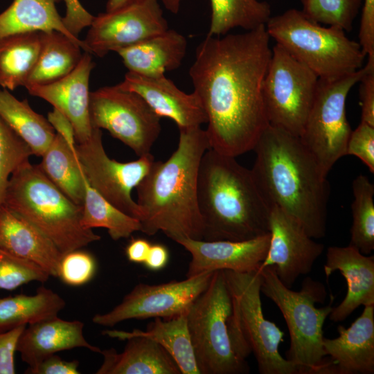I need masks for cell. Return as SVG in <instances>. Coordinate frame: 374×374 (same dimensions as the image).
Returning a JSON list of instances; mask_svg holds the SVG:
<instances>
[{
  "mask_svg": "<svg viewBox=\"0 0 374 374\" xmlns=\"http://www.w3.org/2000/svg\"><path fill=\"white\" fill-rule=\"evenodd\" d=\"M265 26L206 35L189 69L207 117L211 148L237 157L253 150L268 126L262 84L271 56Z\"/></svg>",
  "mask_w": 374,
  "mask_h": 374,
  "instance_id": "6da1fadb",
  "label": "cell"
},
{
  "mask_svg": "<svg viewBox=\"0 0 374 374\" xmlns=\"http://www.w3.org/2000/svg\"><path fill=\"white\" fill-rule=\"evenodd\" d=\"M253 150L256 159L251 170L268 204L294 217L312 238H323L328 175L299 137L268 125Z\"/></svg>",
  "mask_w": 374,
  "mask_h": 374,
  "instance_id": "7a4b0ae2",
  "label": "cell"
},
{
  "mask_svg": "<svg viewBox=\"0 0 374 374\" xmlns=\"http://www.w3.org/2000/svg\"><path fill=\"white\" fill-rule=\"evenodd\" d=\"M179 131L176 150L165 161H154L136 188L140 231L148 235L161 231L175 242L202 240L197 178L202 158L211 145L201 127Z\"/></svg>",
  "mask_w": 374,
  "mask_h": 374,
  "instance_id": "3957f363",
  "label": "cell"
},
{
  "mask_svg": "<svg viewBox=\"0 0 374 374\" xmlns=\"http://www.w3.org/2000/svg\"><path fill=\"white\" fill-rule=\"evenodd\" d=\"M197 200L205 241H243L269 233L271 206L251 170L212 148L204 154Z\"/></svg>",
  "mask_w": 374,
  "mask_h": 374,
  "instance_id": "277c9868",
  "label": "cell"
},
{
  "mask_svg": "<svg viewBox=\"0 0 374 374\" xmlns=\"http://www.w3.org/2000/svg\"><path fill=\"white\" fill-rule=\"evenodd\" d=\"M3 205L39 229L62 254L101 238L82 225V206L72 202L30 161L12 175Z\"/></svg>",
  "mask_w": 374,
  "mask_h": 374,
  "instance_id": "5b68a950",
  "label": "cell"
},
{
  "mask_svg": "<svg viewBox=\"0 0 374 374\" xmlns=\"http://www.w3.org/2000/svg\"><path fill=\"white\" fill-rule=\"evenodd\" d=\"M259 271L261 292L278 308L289 330L290 346L285 359L301 374L335 373L323 346V326L333 309V298L328 305L317 308L315 303L323 302L326 295L321 283L307 278L301 290L296 292L283 284L273 267H259Z\"/></svg>",
  "mask_w": 374,
  "mask_h": 374,
  "instance_id": "8992f818",
  "label": "cell"
},
{
  "mask_svg": "<svg viewBox=\"0 0 374 374\" xmlns=\"http://www.w3.org/2000/svg\"><path fill=\"white\" fill-rule=\"evenodd\" d=\"M270 38L321 80H333L363 67L366 57L359 42L339 27L325 26L289 9L271 17L266 25Z\"/></svg>",
  "mask_w": 374,
  "mask_h": 374,
  "instance_id": "52a82bcc",
  "label": "cell"
},
{
  "mask_svg": "<svg viewBox=\"0 0 374 374\" xmlns=\"http://www.w3.org/2000/svg\"><path fill=\"white\" fill-rule=\"evenodd\" d=\"M224 271L232 302L230 335L238 355L246 359L253 353L261 374H301L279 353L284 332L264 317L259 269L249 272Z\"/></svg>",
  "mask_w": 374,
  "mask_h": 374,
  "instance_id": "ba28073f",
  "label": "cell"
},
{
  "mask_svg": "<svg viewBox=\"0 0 374 374\" xmlns=\"http://www.w3.org/2000/svg\"><path fill=\"white\" fill-rule=\"evenodd\" d=\"M232 302L224 270L213 274L207 288L186 314L199 374L249 373L246 359L236 353L230 335Z\"/></svg>",
  "mask_w": 374,
  "mask_h": 374,
  "instance_id": "9c48e42d",
  "label": "cell"
},
{
  "mask_svg": "<svg viewBox=\"0 0 374 374\" xmlns=\"http://www.w3.org/2000/svg\"><path fill=\"white\" fill-rule=\"evenodd\" d=\"M319 78L276 44L262 84L268 124L299 137L314 103Z\"/></svg>",
  "mask_w": 374,
  "mask_h": 374,
  "instance_id": "30bf717a",
  "label": "cell"
},
{
  "mask_svg": "<svg viewBox=\"0 0 374 374\" xmlns=\"http://www.w3.org/2000/svg\"><path fill=\"white\" fill-rule=\"evenodd\" d=\"M364 72L363 66L339 79H319L315 98L299 139L327 175L346 155L352 130L346 117V102Z\"/></svg>",
  "mask_w": 374,
  "mask_h": 374,
  "instance_id": "8fae6325",
  "label": "cell"
},
{
  "mask_svg": "<svg viewBox=\"0 0 374 374\" xmlns=\"http://www.w3.org/2000/svg\"><path fill=\"white\" fill-rule=\"evenodd\" d=\"M93 128L104 129L138 157L150 153L161 131V117L137 93L118 85L90 92Z\"/></svg>",
  "mask_w": 374,
  "mask_h": 374,
  "instance_id": "7c38bea8",
  "label": "cell"
},
{
  "mask_svg": "<svg viewBox=\"0 0 374 374\" xmlns=\"http://www.w3.org/2000/svg\"><path fill=\"white\" fill-rule=\"evenodd\" d=\"M102 130L93 128L90 136L77 143L76 154L88 184L125 213L137 219L140 209L132 191L149 172L154 158L151 153L132 161L109 158L103 143Z\"/></svg>",
  "mask_w": 374,
  "mask_h": 374,
  "instance_id": "4fadbf2b",
  "label": "cell"
},
{
  "mask_svg": "<svg viewBox=\"0 0 374 374\" xmlns=\"http://www.w3.org/2000/svg\"><path fill=\"white\" fill-rule=\"evenodd\" d=\"M213 272L159 285L139 283L118 305L107 313L95 314L92 321L100 326L113 327L132 319H171L186 314L207 288Z\"/></svg>",
  "mask_w": 374,
  "mask_h": 374,
  "instance_id": "5bb4252c",
  "label": "cell"
},
{
  "mask_svg": "<svg viewBox=\"0 0 374 374\" xmlns=\"http://www.w3.org/2000/svg\"><path fill=\"white\" fill-rule=\"evenodd\" d=\"M168 29L158 0H140L94 17L82 40L84 52L103 57Z\"/></svg>",
  "mask_w": 374,
  "mask_h": 374,
  "instance_id": "9a60e30c",
  "label": "cell"
},
{
  "mask_svg": "<svg viewBox=\"0 0 374 374\" xmlns=\"http://www.w3.org/2000/svg\"><path fill=\"white\" fill-rule=\"evenodd\" d=\"M270 241L260 267H273L279 280L291 288L301 275L310 273L324 246L315 242L301 224L280 208L271 207Z\"/></svg>",
  "mask_w": 374,
  "mask_h": 374,
  "instance_id": "2e32d148",
  "label": "cell"
},
{
  "mask_svg": "<svg viewBox=\"0 0 374 374\" xmlns=\"http://www.w3.org/2000/svg\"><path fill=\"white\" fill-rule=\"evenodd\" d=\"M270 234L243 241H205L182 238L176 242L190 256L186 278L204 272L231 270L249 272L259 269L269 246Z\"/></svg>",
  "mask_w": 374,
  "mask_h": 374,
  "instance_id": "e0dca14e",
  "label": "cell"
},
{
  "mask_svg": "<svg viewBox=\"0 0 374 374\" xmlns=\"http://www.w3.org/2000/svg\"><path fill=\"white\" fill-rule=\"evenodd\" d=\"M96 63L84 52L75 68L62 78L46 84L30 85L28 93L44 99L71 121L77 143L86 141L93 127L89 118V78Z\"/></svg>",
  "mask_w": 374,
  "mask_h": 374,
  "instance_id": "ac0fdd59",
  "label": "cell"
},
{
  "mask_svg": "<svg viewBox=\"0 0 374 374\" xmlns=\"http://www.w3.org/2000/svg\"><path fill=\"white\" fill-rule=\"evenodd\" d=\"M117 85L139 95L161 118H170L179 129L201 127L207 123L196 93L184 92L165 75L150 77L128 71Z\"/></svg>",
  "mask_w": 374,
  "mask_h": 374,
  "instance_id": "d6986e66",
  "label": "cell"
},
{
  "mask_svg": "<svg viewBox=\"0 0 374 374\" xmlns=\"http://www.w3.org/2000/svg\"><path fill=\"white\" fill-rule=\"evenodd\" d=\"M337 270L345 278L348 290L328 316L335 323L345 320L360 305H374V256L364 255L349 244L330 247L324 265L326 278Z\"/></svg>",
  "mask_w": 374,
  "mask_h": 374,
  "instance_id": "ffe728a7",
  "label": "cell"
},
{
  "mask_svg": "<svg viewBox=\"0 0 374 374\" xmlns=\"http://www.w3.org/2000/svg\"><path fill=\"white\" fill-rule=\"evenodd\" d=\"M339 336L323 337V346L330 357L337 374L374 373V305L364 306L362 314L346 328H337Z\"/></svg>",
  "mask_w": 374,
  "mask_h": 374,
  "instance_id": "44dd1931",
  "label": "cell"
},
{
  "mask_svg": "<svg viewBox=\"0 0 374 374\" xmlns=\"http://www.w3.org/2000/svg\"><path fill=\"white\" fill-rule=\"evenodd\" d=\"M83 328L82 321H66L58 316L29 324L19 337L17 351L28 367L57 352L75 348H85L100 353L101 349L84 338Z\"/></svg>",
  "mask_w": 374,
  "mask_h": 374,
  "instance_id": "7402d4cb",
  "label": "cell"
},
{
  "mask_svg": "<svg viewBox=\"0 0 374 374\" xmlns=\"http://www.w3.org/2000/svg\"><path fill=\"white\" fill-rule=\"evenodd\" d=\"M0 249L32 261L57 278L63 254L39 229L4 205L0 208Z\"/></svg>",
  "mask_w": 374,
  "mask_h": 374,
  "instance_id": "603a6c76",
  "label": "cell"
},
{
  "mask_svg": "<svg viewBox=\"0 0 374 374\" xmlns=\"http://www.w3.org/2000/svg\"><path fill=\"white\" fill-rule=\"evenodd\" d=\"M121 353L101 350L103 361L97 374H181L172 356L158 343L143 336H130Z\"/></svg>",
  "mask_w": 374,
  "mask_h": 374,
  "instance_id": "cb8c5ba5",
  "label": "cell"
},
{
  "mask_svg": "<svg viewBox=\"0 0 374 374\" xmlns=\"http://www.w3.org/2000/svg\"><path fill=\"white\" fill-rule=\"evenodd\" d=\"M187 44L184 35L168 29L116 53L121 56L128 71L157 77L180 66Z\"/></svg>",
  "mask_w": 374,
  "mask_h": 374,
  "instance_id": "d4e9b609",
  "label": "cell"
},
{
  "mask_svg": "<svg viewBox=\"0 0 374 374\" xmlns=\"http://www.w3.org/2000/svg\"><path fill=\"white\" fill-rule=\"evenodd\" d=\"M187 314V313H186ZM186 314L171 319L154 318L145 331L107 330L103 332L112 338L125 340L130 336L148 337L161 345L173 358L181 374H199L189 333Z\"/></svg>",
  "mask_w": 374,
  "mask_h": 374,
  "instance_id": "484cf974",
  "label": "cell"
},
{
  "mask_svg": "<svg viewBox=\"0 0 374 374\" xmlns=\"http://www.w3.org/2000/svg\"><path fill=\"white\" fill-rule=\"evenodd\" d=\"M41 33V48L35 66L25 88L57 81L71 73L78 64L84 51L83 41L52 30Z\"/></svg>",
  "mask_w": 374,
  "mask_h": 374,
  "instance_id": "4316f807",
  "label": "cell"
},
{
  "mask_svg": "<svg viewBox=\"0 0 374 374\" xmlns=\"http://www.w3.org/2000/svg\"><path fill=\"white\" fill-rule=\"evenodd\" d=\"M61 1L13 0L0 13V39L17 33L56 30L76 41H81L65 27L56 8V3Z\"/></svg>",
  "mask_w": 374,
  "mask_h": 374,
  "instance_id": "83f0119b",
  "label": "cell"
},
{
  "mask_svg": "<svg viewBox=\"0 0 374 374\" xmlns=\"http://www.w3.org/2000/svg\"><path fill=\"white\" fill-rule=\"evenodd\" d=\"M0 118L28 145L33 155L42 157L56 134L48 119L35 112L26 99L19 100L6 89L0 91Z\"/></svg>",
  "mask_w": 374,
  "mask_h": 374,
  "instance_id": "f1b7e54d",
  "label": "cell"
},
{
  "mask_svg": "<svg viewBox=\"0 0 374 374\" xmlns=\"http://www.w3.org/2000/svg\"><path fill=\"white\" fill-rule=\"evenodd\" d=\"M41 48V33L28 32L0 39V86L12 91L25 87Z\"/></svg>",
  "mask_w": 374,
  "mask_h": 374,
  "instance_id": "f546056e",
  "label": "cell"
},
{
  "mask_svg": "<svg viewBox=\"0 0 374 374\" xmlns=\"http://www.w3.org/2000/svg\"><path fill=\"white\" fill-rule=\"evenodd\" d=\"M39 168L47 178L66 197L78 205H82L86 179L81 169L76 150L56 133L42 156Z\"/></svg>",
  "mask_w": 374,
  "mask_h": 374,
  "instance_id": "4dcf8cb0",
  "label": "cell"
},
{
  "mask_svg": "<svg viewBox=\"0 0 374 374\" xmlns=\"http://www.w3.org/2000/svg\"><path fill=\"white\" fill-rule=\"evenodd\" d=\"M65 305L63 298L44 286L32 296L0 298V332L58 316Z\"/></svg>",
  "mask_w": 374,
  "mask_h": 374,
  "instance_id": "1f68e13d",
  "label": "cell"
},
{
  "mask_svg": "<svg viewBox=\"0 0 374 374\" xmlns=\"http://www.w3.org/2000/svg\"><path fill=\"white\" fill-rule=\"evenodd\" d=\"M211 19L208 35L222 36L231 30H246L265 26L271 17V7L260 0H210Z\"/></svg>",
  "mask_w": 374,
  "mask_h": 374,
  "instance_id": "d6a6232c",
  "label": "cell"
},
{
  "mask_svg": "<svg viewBox=\"0 0 374 374\" xmlns=\"http://www.w3.org/2000/svg\"><path fill=\"white\" fill-rule=\"evenodd\" d=\"M82 207L81 224L83 227L89 229L105 228L114 240L127 238L134 232L141 231V224L137 219L112 205L87 180Z\"/></svg>",
  "mask_w": 374,
  "mask_h": 374,
  "instance_id": "836d02e7",
  "label": "cell"
},
{
  "mask_svg": "<svg viewBox=\"0 0 374 374\" xmlns=\"http://www.w3.org/2000/svg\"><path fill=\"white\" fill-rule=\"evenodd\" d=\"M352 188L354 199L349 245L368 255L374 249V185L367 177L359 175L353 180Z\"/></svg>",
  "mask_w": 374,
  "mask_h": 374,
  "instance_id": "e575fe53",
  "label": "cell"
},
{
  "mask_svg": "<svg viewBox=\"0 0 374 374\" xmlns=\"http://www.w3.org/2000/svg\"><path fill=\"white\" fill-rule=\"evenodd\" d=\"M302 12L310 19L325 26L350 31L362 0H301Z\"/></svg>",
  "mask_w": 374,
  "mask_h": 374,
  "instance_id": "d590c367",
  "label": "cell"
},
{
  "mask_svg": "<svg viewBox=\"0 0 374 374\" xmlns=\"http://www.w3.org/2000/svg\"><path fill=\"white\" fill-rule=\"evenodd\" d=\"M32 155L28 145L0 118V208L12 175Z\"/></svg>",
  "mask_w": 374,
  "mask_h": 374,
  "instance_id": "8d00e7d4",
  "label": "cell"
},
{
  "mask_svg": "<svg viewBox=\"0 0 374 374\" xmlns=\"http://www.w3.org/2000/svg\"><path fill=\"white\" fill-rule=\"evenodd\" d=\"M49 276L35 262L0 249V290H14L32 281L44 283Z\"/></svg>",
  "mask_w": 374,
  "mask_h": 374,
  "instance_id": "74e56055",
  "label": "cell"
},
{
  "mask_svg": "<svg viewBox=\"0 0 374 374\" xmlns=\"http://www.w3.org/2000/svg\"><path fill=\"white\" fill-rule=\"evenodd\" d=\"M96 261L93 255L82 249L63 254L57 278L71 286H80L89 282L96 271Z\"/></svg>",
  "mask_w": 374,
  "mask_h": 374,
  "instance_id": "f35d334b",
  "label": "cell"
},
{
  "mask_svg": "<svg viewBox=\"0 0 374 374\" xmlns=\"http://www.w3.org/2000/svg\"><path fill=\"white\" fill-rule=\"evenodd\" d=\"M346 154L353 155L362 161L371 172H374V127L360 122L350 135Z\"/></svg>",
  "mask_w": 374,
  "mask_h": 374,
  "instance_id": "ab89813d",
  "label": "cell"
},
{
  "mask_svg": "<svg viewBox=\"0 0 374 374\" xmlns=\"http://www.w3.org/2000/svg\"><path fill=\"white\" fill-rule=\"evenodd\" d=\"M359 80L361 121L374 127V60L367 59Z\"/></svg>",
  "mask_w": 374,
  "mask_h": 374,
  "instance_id": "60d3db41",
  "label": "cell"
},
{
  "mask_svg": "<svg viewBox=\"0 0 374 374\" xmlns=\"http://www.w3.org/2000/svg\"><path fill=\"white\" fill-rule=\"evenodd\" d=\"M27 325L0 332V374H15V354L21 335Z\"/></svg>",
  "mask_w": 374,
  "mask_h": 374,
  "instance_id": "b9f144b4",
  "label": "cell"
},
{
  "mask_svg": "<svg viewBox=\"0 0 374 374\" xmlns=\"http://www.w3.org/2000/svg\"><path fill=\"white\" fill-rule=\"evenodd\" d=\"M359 44L367 59L374 60V0H362Z\"/></svg>",
  "mask_w": 374,
  "mask_h": 374,
  "instance_id": "7bdbcfd3",
  "label": "cell"
},
{
  "mask_svg": "<svg viewBox=\"0 0 374 374\" xmlns=\"http://www.w3.org/2000/svg\"><path fill=\"white\" fill-rule=\"evenodd\" d=\"M66 5V14L62 17L64 24L69 32L78 38L80 33L91 24L94 16L90 14L79 0H64Z\"/></svg>",
  "mask_w": 374,
  "mask_h": 374,
  "instance_id": "ee69618b",
  "label": "cell"
},
{
  "mask_svg": "<svg viewBox=\"0 0 374 374\" xmlns=\"http://www.w3.org/2000/svg\"><path fill=\"white\" fill-rule=\"evenodd\" d=\"M79 362L76 359L66 361L56 354L50 355L37 365L28 367V374H79Z\"/></svg>",
  "mask_w": 374,
  "mask_h": 374,
  "instance_id": "f6af8a7d",
  "label": "cell"
},
{
  "mask_svg": "<svg viewBox=\"0 0 374 374\" xmlns=\"http://www.w3.org/2000/svg\"><path fill=\"white\" fill-rule=\"evenodd\" d=\"M47 119L55 132L65 140L71 149L75 150L77 143L74 129L67 117L53 108V110L48 113Z\"/></svg>",
  "mask_w": 374,
  "mask_h": 374,
  "instance_id": "bcb514c9",
  "label": "cell"
},
{
  "mask_svg": "<svg viewBox=\"0 0 374 374\" xmlns=\"http://www.w3.org/2000/svg\"><path fill=\"white\" fill-rule=\"evenodd\" d=\"M169 260L168 248L162 244H151L147 258L143 262L151 271H159L164 268Z\"/></svg>",
  "mask_w": 374,
  "mask_h": 374,
  "instance_id": "7dc6e473",
  "label": "cell"
},
{
  "mask_svg": "<svg viewBox=\"0 0 374 374\" xmlns=\"http://www.w3.org/2000/svg\"><path fill=\"white\" fill-rule=\"evenodd\" d=\"M150 246V242L145 239H132L125 248V254L128 260L134 263H143Z\"/></svg>",
  "mask_w": 374,
  "mask_h": 374,
  "instance_id": "c3c4849f",
  "label": "cell"
},
{
  "mask_svg": "<svg viewBox=\"0 0 374 374\" xmlns=\"http://www.w3.org/2000/svg\"><path fill=\"white\" fill-rule=\"evenodd\" d=\"M138 1L140 0H108L106 6V12H111L120 9Z\"/></svg>",
  "mask_w": 374,
  "mask_h": 374,
  "instance_id": "681fc988",
  "label": "cell"
},
{
  "mask_svg": "<svg viewBox=\"0 0 374 374\" xmlns=\"http://www.w3.org/2000/svg\"><path fill=\"white\" fill-rule=\"evenodd\" d=\"M183 0H161L165 8L172 14H177Z\"/></svg>",
  "mask_w": 374,
  "mask_h": 374,
  "instance_id": "f907efd6",
  "label": "cell"
}]
</instances>
